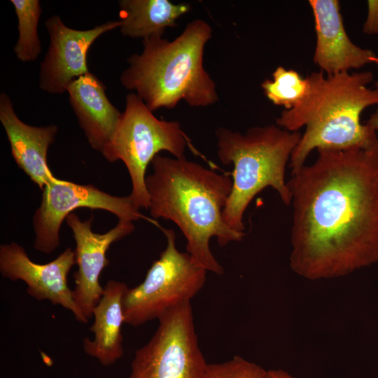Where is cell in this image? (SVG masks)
Wrapping results in <instances>:
<instances>
[{
  "mask_svg": "<svg viewBox=\"0 0 378 378\" xmlns=\"http://www.w3.org/2000/svg\"><path fill=\"white\" fill-rule=\"evenodd\" d=\"M365 124L369 125L376 132L378 131V111H375L370 115Z\"/></svg>",
  "mask_w": 378,
  "mask_h": 378,
  "instance_id": "23",
  "label": "cell"
},
{
  "mask_svg": "<svg viewBox=\"0 0 378 378\" xmlns=\"http://www.w3.org/2000/svg\"><path fill=\"white\" fill-rule=\"evenodd\" d=\"M372 63H375L378 65V56H374L372 59ZM375 88L378 89V80L375 82Z\"/></svg>",
  "mask_w": 378,
  "mask_h": 378,
  "instance_id": "24",
  "label": "cell"
},
{
  "mask_svg": "<svg viewBox=\"0 0 378 378\" xmlns=\"http://www.w3.org/2000/svg\"><path fill=\"white\" fill-rule=\"evenodd\" d=\"M261 88L267 98L274 105L290 110L298 106L306 97L309 83L293 69L279 66L272 74V79H265Z\"/></svg>",
  "mask_w": 378,
  "mask_h": 378,
  "instance_id": "19",
  "label": "cell"
},
{
  "mask_svg": "<svg viewBox=\"0 0 378 378\" xmlns=\"http://www.w3.org/2000/svg\"><path fill=\"white\" fill-rule=\"evenodd\" d=\"M128 289L126 284L109 280L104 287L100 301L93 309L94 321L90 328L94 337L83 340L85 354L108 366L123 356L121 328L124 322L123 298Z\"/></svg>",
  "mask_w": 378,
  "mask_h": 378,
  "instance_id": "16",
  "label": "cell"
},
{
  "mask_svg": "<svg viewBox=\"0 0 378 378\" xmlns=\"http://www.w3.org/2000/svg\"><path fill=\"white\" fill-rule=\"evenodd\" d=\"M18 18V38L13 51L22 62L35 61L41 52L38 25L42 13L38 0H10Z\"/></svg>",
  "mask_w": 378,
  "mask_h": 378,
  "instance_id": "18",
  "label": "cell"
},
{
  "mask_svg": "<svg viewBox=\"0 0 378 378\" xmlns=\"http://www.w3.org/2000/svg\"><path fill=\"white\" fill-rule=\"evenodd\" d=\"M120 27L118 20L79 30L67 27L57 15L48 18L46 27L50 45L41 63L40 89L52 94L66 92L74 80L90 72L87 55L92 43L102 34Z\"/></svg>",
  "mask_w": 378,
  "mask_h": 378,
  "instance_id": "10",
  "label": "cell"
},
{
  "mask_svg": "<svg viewBox=\"0 0 378 378\" xmlns=\"http://www.w3.org/2000/svg\"><path fill=\"white\" fill-rule=\"evenodd\" d=\"M315 23L316 42L313 61L326 75L349 72L372 63L371 50L356 46L349 38L337 0H309Z\"/></svg>",
  "mask_w": 378,
  "mask_h": 378,
  "instance_id": "13",
  "label": "cell"
},
{
  "mask_svg": "<svg viewBox=\"0 0 378 378\" xmlns=\"http://www.w3.org/2000/svg\"><path fill=\"white\" fill-rule=\"evenodd\" d=\"M187 143L178 121L158 119L132 92L126 95L125 109L117 129L102 154L108 162H123L132 182L130 198L138 208L148 209L147 167L162 150L176 158L185 157Z\"/></svg>",
  "mask_w": 378,
  "mask_h": 378,
  "instance_id": "6",
  "label": "cell"
},
{
  "mask_svg": "<svg viewBox=\"0 0 378 378\" xmlns=\"http://www.w3.org/2000/svg\"><path fill=\"white\" fill-rule=\"evenodd\" d=\"M267 370L241 356L218 363H208L204 378H265Z\"/></svg>",
  "mask_w": 378,
  "mask_h": 378,
  "instance_id": "20",
  "label": "cell"
},
{
  "mask_svg": "<svg viewBox=\"0 0 378 378\" xmlns=\"http://www.w3.org/2000/svg\"><path fill=\"white\" fill-rule=\"evenodd\" d=\"M75 264L74 251L71 248L51 262L38 264L30 260L24 248L15 242L0 246V272L4 277L23 281L30 296L59 304L71 311L78 321L86 323L88 320L76 303L73 290L67 284L68 274Z\"/></svg>",
  "mask_w": 378,
  "mask_h": 378,
  "instance_id": "11",
  "label": "cell"
},
{
  "mask_svg": "<svg viewBox=\"0 0 378 378\" xmlns=\"http://www.w3.org/2000/svg\"><path fill=\"white\" fill-rule=\"evenodd\" d=\"M82 207L109 211L119 220H151L140 212L130 195L114 196L93 185H80L55 176L43 189L40 206L33 216L34 248L44 253L54 251L60 244L63 220Z\"/></svg>",
  "mask_w": 378,
  "mask_h": 378,
  "instance_id": "9",
  "label": "cell"
},
{
  "mask_svg": "<svg viewBox=\"0 0 378 378\" xmlns=\"http://www.w3.org/2000/svg\"><path fill=\"white\" fill-rule=\"evenodd\" d=\"M66 92L89 144L102 153L111 141L122 112L108 99L104 84L90 72L74 80Z\"/></svg>",
  "mask_w": 378,
  "mask_h": 378,
  "instance_id": "15",
  "label": "cell"
},
{
  "mask_svg": "<svg viewBox=\"0 0 378 378\" xmlns=\"http://www.w3.org/2000/svg\"><path fill=\"white\" fill-rule=\"evenodd\" d=\"M160 227L167 239L166 248L153 262L144 281L128 288L124 295V322L132 326L158 319L169 309L190 301L206 281L208 271L188 252L176 248L174 230Z\"/></svg>",
  "mask_w": 378,
  "mask_h": 378,
  "instance_id": "7",
  "label": "cell"
},
{
  "mask_svg": "<svg viewBox=\"0 0 378 378\" xmlns=\"http://www.w3.org/2000/svg\"><path fill=\"white\" fill-rule=\"evenodd\" d=\"M120 30L124 36L143 40L161 36L166 28L177 26V20L190 11L189 4L169 0H120Z\"/></svg>",
  "mask_w": 378,
  "mask_h": 378,
  "instance_id": "17",
  "label": "cell"
},
{
  "mask_svg": "<svg viewBox=\"0 0 378 378\" xmlns=\"http://www.w3.org/2000/svg\"><path fill=\"white\" fill-rule=\"evenodd\" d=\"M211 25L202 19L187 24L173 41L161 36L143 40L141 53L130 55L120 76L121 85L151 111L173 109L183 100L192 107L218 101L216 85L203 65Z\"/></svg>",
  "mask_w": 378,
  "mask_h": 378,
  "instance_id": "4",
  "label": "cell"
},
{
  "mask_svg": "<svg viewBox=\"0 0 378 378\" xmlns=\"http://www.w3.org/2000/svg\"><path fill=\"white\" fill-rule=\"evenodd\" d=\"M0 121L10 144L12 156L19 168L43 190L55 176L48 164V151L54 142L55 125L33 126L16 114L10 97L0 94Z\"/></svg>",
  "mask_w": 378,
  "mask_h": 378,
  "instance_id": "14",
  "label": "cell"
},
{
  "mask_svg": "<svg viewBox=\"0 0 378 378\" xmlns=\"http://www.w3.org/2000/svg\"><path fill=\"white\" fill-rule=\"evenodd\" d=\"M265 378H295L282 369H272L266 372Z\"/></svg>",
  "mask_w": 378,
  "mask_h": 378,
  "instance_id": "22",
  "label": "cell"
},
{
  "mask_svg": "<svg viewBox=\"0 0 378 378\" xmlns=\"http://www.w3.org/2000/svg\"><path fill=\"white\" fill-rule=\"evenodd\" d=\"M368 13L363 24V31L365 34H378V0L367 1Z\"/></svg>",
  "mask_w": 378,
  "mask_h": 378,
  "instance_id": "21",
  "label": "cell"
},
{
  "mask_svg": "<svg viewBox=\"0 0 378 378\" xmlns=\"http://www.w3.org/2000/svg\"><path fill=\"white\" fill-rule=\"evenodd\" d=\"M158 319L151 339L136 351L128 378H204L208 363L197 342L190 301Z\"/></svg>",
  "mask_w": 378,
  "mask_h": 378,
  "instance_id": "8",
  "label": "cell"
},
{
  "mask_svg": "<svg viewBox=\"0 0 378 378\" xmlns=\"http://www.w3.org/2000/svg\"><path fill=\"white\" fill-rule=\"evenodd\" d=\"M317 152L287 182L290 266L310 280L343 276L378 261V144Z\"/></svg>",
  "mask_w": 378,
  "mask_h": 378,
  "instance_id": "1",
  "label": "cell"
},
{
  "mask_svg": "<svg viewBox=\"0 0 378 378\" xmlns=\"http://www.w3.org/2000/svg\"><path fill=\"white\" fill-rule=\"evenodd\" d=\"M150 164L153 173L146 178L150 216L176 224L194 260L207 271L222 275L223 268L209 247L211 239L216 237L225 246L245 235L230 229L223 219L232 180L185 157L158 154Z\"/></svg>",
  "mask_w": 378,
  "mask_h": 378,
  "instance_id": "2",
  "label": "cell"
},
{
  "mask_svg": "<svg viewBox=\"0 0 378 378\" xmlns=\"http://www.w3.org/2000/svg\"><path fill=\"white\" fill-rule=\"evenodd\" d=\"M218 156L234 166L232 188L223 211L224 223L244 233V214L253 197L267 187L276 190L282 202L291 204L285 169L302 134L276 125L255 126L244 134L225 127L216 130Z\"/></svg>",
  "mask_w": 378,
  "mask_h": 378,
  "instance_id": "5",
  "label": "cell"
},
{
  "mask_svg": "<svg viewBox=\"0 0 378 378\" xmlns=\"http://www.w3.org/2000/svg\"><path fill=\"white\" fill-rule=\"evenodd\" d=\"M93 216L81 220L74 213L66 218L76 241L74 251L78 270L74 274V298L85 318L93 316V309L100 301L104 288L99 283L102 270L109 264L106 252L110 246L131 234L134 230L132 221L118 220L117 225L104 234L92 230Z\"/></svg>",
  "mask_w": 378,
  "mask_h": 378,
  "instance_id": "12",
  "label": "cell"
},
{
  "mask_svg": "<svg viewBox=\"0 0 378 378\" xmlns=\"http://www.w3.org/2000/svg\"><path fill=\"white\" fill-rule=\"evenodd\" d=\"M309 89L296 107L284 110L276 124L291 132L305 127L290 159L291 174L304 165L314 149H370L378 144L377 132L360 122L368 107L378 105V89L368 88L371 71L326 75L321 71L307 76Z\"/></svg>",
  "mask_w": 378,
  "mask_h": 378,
  "instance_id": "3",
  "label": "cell"
}]
</instances>
